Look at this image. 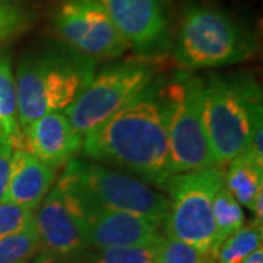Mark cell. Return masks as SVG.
<instances>
[{
	"mask_svg": "<svg viewBox=\"0 0 263 263\" xmlns=\"http://www.w3.org/2000/svg\"><path fill=\"white\" fill-rule=\"evenodd\" d=\"M41 250L37 228L0 237V263H29Z\"/></svg>",
	"mask_w": 263,
	"mask_h": 263,
	"instance_id": "20",
	"label": "cell"
},
{
	"mask_svg": "<svg viewBox=\"0 0 263 263\" xmlns=\"http://www.w3.org/2000/svg\"><path fill=\"white\" fill-rule=\"evenodd\" d=\"M13 151H15L13 145L6 138L0 136V202L5 200Z\"/></svg>",
	"mask_w": 263,
	"mask_h": 263,
	"instance_id": "25",
	"label": "cell"
},
{
	"mask_svg": "<svg viewBox=\"0 0 263 263\" xmlns=\"http://www.w3.org/2000/svg\"><path fill=\"white\" fill-rule=\"evenodd\" d=\"M212 215L215 221L216 233L221 243L227 237L234 234L237 230L245 226L243 208L235 200V197L222 184L218 189L212 202Z\"/></svg>",
	"mask_w": 263,
	"mask_h": 263,
	"instance_id": "18",
	"label": "cell"
},
{
	"mask_svg": "<svg viewBox=\"0 0 263 263\" xmlns=\"http://www.w3.org/2000/svg\"><path fill=\"white\" fill-rule=\"evenodd\" d=\"M262 227L254 222L243 226L221 243L215 263H241L249 254L262 247Z\"/></svg>",
	"mask_w": 263,
	"mask_h": 263,
	"instance_id": "17",
	"label": "cell"
},
{
	"mask_svg": "<svg viewBox=\"0 0 263 263\" xmlns=\"http://www.w3.org/2000/svg\"><path fill=\"white\" fill-rule=\"evenodd\" d=\"M53 27L66 47L91 59H114L129 44L100 0H60Z\"/></svg>",
	"mask_w": 263,
	"mask_h": 263,
	"instance_id": "9",
	"label": "cell"
},
{
	"mask_svg": "<svg viewBox=\"0 0 263 263\" xmlns=\"http://www.w3.org/2000/svg\"><path fill=\"white\" fill-rule=\"evenodd\" d=\"M256 51L252 34L222 10L193 5L180 21L173 56L184 70L237 65Z\"/></svg>",
	"mask_w": 263,
	"mask_h": 263,
	"instance_id": "4",
	"label": "cell"
},
{
	"mask_svg": "<svg viewBox=\"0 0 263 263\" xmlns=\"http://www.w3.org/2000/svg\"><path fill=\"white\" fill-rule=\"evenodd\" d=\"M0 136L6 138L15 149H22L15 76L12 73L10 56L3 51H0Z\"/></svg>",
	"mask_w": 263,
	"mask_h": 263,
	"instance_id": "16",
	"label": "cell"
},
{
	"mask_svg": "<svg viewBox=\"0 0 263 263\" xmlns=\"http://www.w3.org/2000/svg\"><path fill=\"white\" fill-rule=\"evenodd\" d=\"M222 184L221 165L173 174L164 187L170 195L162 224L165 237L216 254L221 240L212 215V202Z\"/></svg>",
	"mask_w": 263,
	"mask_h": 263,
	"instance_id": "5",
	"label": "cell"
},
{
	"mask_svg": "<svg viewBox=\"0 0 263 263\" xmlns=\"http://www.w3.org/2000/svg\"><path fill=\"white\" fill-rule=\"evenodd\" d=\"M10 0H0V3H9Z\"/></svg>",
	"mask_w": 263,
	"mask_h": 263,
	"instance_id": "29",
	"label": "cell"
},
{
	"mask_svg": "<svg viewBox=\"0 0 263 263\" xmlns=\"http://www.w3.org/2000/svg\"><path fill=\"white\" fill-rule=\"evenodd\" d=\"M34 216L43 250L72 254L89 249L84 221L75 202L57 183L43 199Z\"/></svg>",
	"mask_w": 263,
	"mask_h": 263,
	"instance_id": "12",
	"label": "cell"
},
{
	"mask_svg": "<svg viewBox=\"0 0 263 263\" xmlns=\"http://www.w3.org/2000/svg\"><path fill=\"white\" fill-rule=\"evenodd\" d=\"M253 214V222L257 224L259 227H262L263 224V192L259 193L257 197L253 200V203L249 208Z\"/></svg>",
	"mask_w": 263,
	"mask_h": 263,
	"instance_id": "27",
	"label": "cell"
},
{
	"mask_svg": "<svg viewBox=\"0 0 263 263\" xmlns=\"http://www.w3.org/2000/svg\"><path fill=\"white\" fill-rule=\"evenodd\" d=\"M22 149L56 170L82 151L81 136L63 111L47 113L22 129Z\"/></svg>",
	"mask_w": 263,
	"mask_h": 263,
	"instance_id": "13",
	"label": "cell"
},
{
	"mask_svg": "<svg viewBox=\"0 0 263 263\" xmlns=\"http://www.w3.org/2000/svg\"><path fill=\"white\" fill-rule=\"evenodd\" d=\"M29 263H94L89 256V249L81 253L60 254L48 250H40Z\"/></svg>",
	"mask_w": 263,
	"mask_h": 263,
	"instance_id": "24",
	"label": "cell"
},
{
	"mask_svg": "<svg viewBox=\"0 0 263 263\" xmlns=\"http://www.w3.org/2000/svg\"><path fill=\"white\" fill-rule=\"evenodd\" d=\"M203 79L179 70L164 82L171 174L215 165L202 119Z\"/></svg>",
	"mask_w": 263,
	"mask_h": 263,
	"instance_id": "6",
	"label": "cell"
},
{
	"mask_svg": "<svg viewBox=\"0 0 263 263\" xmlns=\"http://www.w3.org/2000/svg\"><path fill=\"white\" fill-rule=\"evenodd\" d=\"M34 24V15L12 3H0V44L27 32Z\"/></svg>",
	"mask_w": 263,
	"mask_h": 263,
	"instance_id": "22",
	"label": "cell"
},
{
	"mask_svg": "<svg viewBox=\"0 0 263 263\" xmlns=\"http://www.w3.org/2000/svg\"><path fill=\"white\" fill-rule=\"evenodd\" d=\"M94 75L95 59L69 47H50L24 57L15 78L21 130L44 114L65 111Z\"/></svg>",
	"mask_w": 263,
	"mask_h": 263,
	"instance_id": "2",
	"label": "cell"
},
{
	"mask_svg": "<svg viewBox=\"0 0 263 263\" xmlns=\"http://www.w3.org/2000/svg\"><path fill=\"white\" fill-rule=\"evenodd\" d=\"M241 263H263V249L262 247H259L257 250H254L253 253L249 254L247 257H246L245 260Z\"/></svg>",
	"mask_w": 263,
	"mask_h": 263,
	"instance_id": "28",
	"label": "cell"
},
{
	"mask_svg": "<svg viewBox=\"0 0 263 263\" xmlns=\"http://www.w3.org/2000/svg\"><path fill=\"white\" fill-rule=\"evenodd\" d=\"M224 186L241 206L249 209L257 195L263 192V167L241 152L228 162Z\"/></svg>",
	"mask_w": 263,
	"mask_h": 263,
	"instance_id": "15",
	"label": "cell"
},
{
	"mask_svg": "<svg viewBox=\"0 0 263 263\" xmlns=\"http://www.w3.org/2000/svg\"><path fill=\"white\" fill-rule=\"evenodd\" d=\"M216 254L164 235L157 263H215Z\"/></svg>",
	"mask_w": 263,
	"mask_h": 263,
	"instance_id": "21",
	"label": "cell"
},
{
	"mask_svg": "<svg viewBox=\"0 0 263 263\" xmlns=\"http://www.w3.org/2000/svg\"><path fill=\"white\" fill-rule=\"evenodd\" d=\"M202 119L214 162L222 167L263 123L260 86L249 75H211L203 81Z\"/></svg>",
	"mask_w": 263,
	"mask_h": 263,
	"instance_id": "3",
	"label": "cell"
},
{
	"mask_svg": "<svg viewBox=\"0 0 263 263\" xmlns=\"http://www.w3.org/2000/svg\"><path fill=\"white\" fill-rule=\"evenodd\" d=\"M86 158L130 171L148 184L164 189L170 170L164 82L154 81L82 142Z\"/></svg>",
	"mask_w": 263,
	"mask_h": 263,
	"instance_id": "1",
	"label": "cell"
},
{
	"mask_svg": "<svg viewBox=\"0 0 263 263\" xmlns=\"http://www.w3.org/2000/svg\"><path fill=\"white\" fill-rule=\"evenodd\" d=\"M54 177L56 170L37 160L27 151L15 149L5 200L34 211L47 196Z\"/></svg>",
	"mask_w": 263,
	"mask_h": 263,
	"instance_id": "14",
	"label": "cell"
},
{
	"mask_svg": "<svg viewBox=\"0 0 263 263\" xmlns=\"http://www.w3.org/2000/svg\"><path fill=\"white\" fill-rule=\"evenodd\" d=\"M243 152L256 164L263 167V123L254 129L253 135L250 136Z\"/></svg>",
	"mask_w": 263,
	"mask_h": 263,
	"instance_id": "26",
	"label": "cell"
},
{
	"mask_svg": "<svg viewBox=\"0 0 263 263\" xmlns=\"http://www.w3.org/2000/svg\"><path fill=\"white\" fill-rule=\"evenodd\" d=\"M154 78V66L143 60L105 66L63 113L75 130L85 136L136 98Z\"/></svg>",
	"mask_w": 263,
	"mask_h": 263,
	"instance_id": "8",
	"label": "cell"
},
{
	"mask_svg": "<svg viewBox=\"0 0 263 263\" xmlns=\"http://www.w3.org/2000/svg\"><path fill=\"white\" fill-rule=\"evenodd\" d=\"M57 184L65 189L73 199L78 212L84 221L89 247L108 249L145 245L164 237L160 234L161 227L148 218L100 206L81 189L63 177L59 179Z\"/></svg>",
	"mask_w": 263,
	"mask_h": 263,
	"instance_id": "10",
	"label": "cell"
},
{
	"mask_svg": "<svg viewBox=\"0 0 263 263\" xmlns=\"http://www.w3.org/2000/svg\"><path fill=\"white\" fill-rule=\"evenodd\" d=\"M162 238L145 245L94 249L89 250V256L94 263H157Z\"/></svg>",
	"mask_w": 263,
	"mask_h": 263,
	"instance_id": "19",
	"label": "cell"
},
{
	"mask_svg": "<svg viewBox=\"0 0 263 263\" xmlns=\"http://www.w3.org/2000/svg\"><path fill=\"white\" fill-rule=\"evenodd\" d=\"M35 227L34 211L13 202H0V237L25 231Z\"/></svg>",
	"mask_w": 263,
	"mask_h": 263,
	"instance_id": "23",
	"label": "cell"
},
{
	"mask_svg": "<svg viewBox=\"0 0 263 263\" xmlns=\"http://www.w3.org/2000/svg\"><path fill=\"white\" fill-rule=\"evenodd\" d=\"M127 41L143 57H158L171 47L167 0H100Z\"/></svg>",
	"mask_w": 263,
	"mask_h": 263,
	"instance_id": "11",
	"label": "cell"
},
{
	"mask_svg": "<svg viewBox=\"0 0 263 263\" xmlns=\"http://www.w3.org/2000/svg\"><path fill=\"white\" fill-rule=\"evenodd\" d=\"M62 177L81 189L97 205L148 218L162 227L168 199L143 180L91 161L72 160Z\"/></svg>",
	"mask_w": 263,
	"mask_h": 263,
	"instance_id": "7",
	"label": "cell"
}]
</instances>
